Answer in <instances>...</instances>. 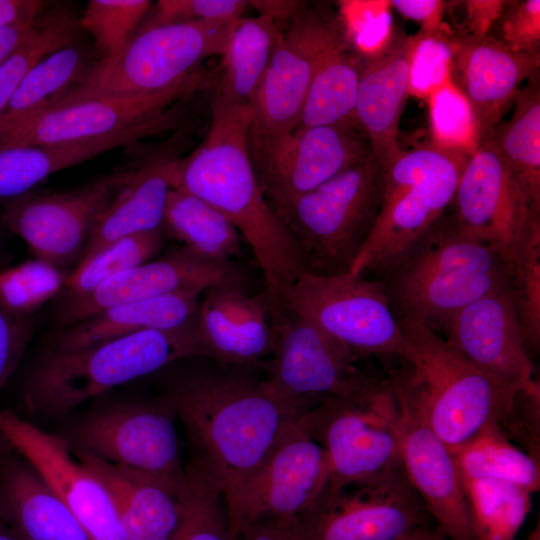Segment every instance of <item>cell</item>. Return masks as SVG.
I'll return each mask as SVG.
<instances>
[{
	"instance_id": "obj_1",
	"label": "cell",
	"mask_w": 540,
	"mask_h": 540,
	"mask_svg": "<svg viewBox=\"0 0 540 540\" xmlns=\"http://www.w3.org/2000/svg\"><path fill=\"white\" fill-rule=\"evenodd\" d=\"M192 361L167 379L161 396L185 426L193 458L213 473L226 497L301 414L269 389L260 367L202 357Z\"/></svg>"
},
{
	"instance_id": "obj_2",
	"label": "cell",
	"mask_w": 540,
	"mask_h": 540,
	"mask_svg": "<svg viewBox=\"0 0 540 540\" xmlns=\"http://www.w3.org/2000/svg\"><path fill=\"white\" fill-rule=\"evenodd\" d=\"M249 123V104L215 98L208 133L189 156L178 160L172 188L199 197L234 225L255 256L274 309L310 270L260 187L249 151Z\"/></svg>"
},
{
	"instance_id": "obj_3",
	"label": "cell",
	"mask_w": 540,
	"mask_h": 540,
	"mask_svg": "<svg viewBox=\"0 0 540 540\" xmlns=\"http://www.w3.org/2000/svg\"><path fill=\"white\" fill-rule=\"evenodd\" d=\"M375 274L399 323L434 329L468 304L507 288L505 252L463 235L445 214Z\"/></svg>"
},
{
	"instance_id": "obj_4",
	"label": "cell",
	"mask_w": 540,
	"mask_h": 540,
	"mask_svg": "<svg viewBox=\"0 0 540 540\" xmlns=\"http://www.w3.org/2000/svg\"><path fill=\"white\" fill-rule=\"evenodd\" d=\"M409 351L388 367L394 391L410 401L451 449L512 413L519 391L484 373L430 327L399 323Z\"/></svg>"
},
{
	"instance_id": "obj_5",
	"label": "cell",
	"mask_w": 540,
	"mask_h": 540,
	"mask_svg": "<svg viewBox=\"0 0 540 540\" xmlns=\"http://www.w3.org/2000/svg\"><path fill=\"white\" fill-rule=\"evenodd\" d=\"M205 353L195 327L144 330L75 351L49 349L31 367L23 387L26 410L63 416L114 387Z\"/></svg>"
},
{
	"instance_id": "obj_6",
	"label": "cell",
	"mask_w": 540,
	"mask_h": 540,
	"mask_svg": "<svg viewBox=\"0 0 540 540\" xmlns=\"http://www.w3.org/2000/svg\"><path fill=\"white\" fill-rule=\"evenodd\" d=\"M348 41L345 20L329 3L302 4L289 19L250 103L254 169L294 130L316 72Z\"/></svg>"
},
{
	"instance_id": "obj_7",
	"label": "cell",
	"mask_w": 540,
	"mask_h": 540,
	"mask_svg": "<svg viewBox=\"0 0 540 540\" xmlns=\"http://www.w3.org/2000/svg\"><path fill=\"white\" fill-rule=\"evenodd\" d=\"M383 189L384 168L371 155L277 213L298 244L310 273L350 271L375 226Z\"/></svg>"
},
{
	"instance_id": "obj_8",
	"label": "cell",
	"mask_w": 540,
	"mask_h": 540,
	"mask_svg": "<svg viewBox=\"0 0 540 540\" xmlns=\"http://www.w3.org/2000/svg\"><path fill=\"white\" fill-rule=\"evenodd\" d=\"M468 157L431 143L403 151L389 164L379 216L349 273L377 272L440 219Z\"/></svg>"
},
{
	"instance_id": "obj_9",
	"label": "cell",
	"mask_w": 540,
	"mask_h": 540,
	"mask_svg": "<svg viewBox=\"0 0 540 540\" xmlns=\"http://www.w3.org/2000/svg\"><path fill=\"white\" fill-rule=\"evenodd\" d=\"M269 313L272 354L262 367L264 380L301 416L327 399L357 394L385 377L360 366L362 358L291 307Z\"/></svg>"
},
{
	"instance_id": "obj_10",
	"label": "cell",
	"mask_w": 540,
	"mask_h": 540,
	"mask_svg": "<svg viewBox=\"0 0 540 540\" xmlns=\"http://www.w3.org/2000/svg\"><path fill=\"white\" fill-rule=\"evenodd\" d=\"M298 422L327 456L328 489L402 466V412L386 374L362 392L325 400Z\"/></svg>"
},
{
	"instance_id": "obj_11",
	"label": "cell",
	"mask_w": 540,
	"mask_h": 540,
	"mask_svg": "<svg viewBox=\"0 0 540 540\" xmlns=\"http://www.w3.org/2000/svg\"><path fill=\"white\" fill-rule=\"evenodd\" d=\"M229 22L184 21L142 28L105 73L84 77L50 108L124 93H158L195 79V69L221 56Z\"/></svg>"
},
{
	"instance_id": "obj_12",
	"label": "cell",
	"mask_w": 540,
	"mask_h": 540,
	"mask_svg": "<svg viewBox=\"0 0 540 540\" xmlns=\"http://www.w3.org/2000/svg\"><path fill=\"white\" fill-rule=\"evenodd\" d=\"M283 305L313 321L362 359L408 354L404 333L377 279L349 272L306 273L292 285Z\"/></svg>"
},
{
	"instance_id": "obj_13",
	"label": "cell",
	"mask_w": 540,
	"mask_h": 540,
	"mask_svg": "<svg viewBox=\"0 0 540 540\" xmlns=\"http://www.w3.org/2000/svg\"><path fill=\"white\" fill-rule=\"evenodd\" d=\"M431 519L399 466L327 488L298 525L302 540H397Z\"/></svg>"
},
{
	"instance_id": "obj_14",
	"label": "cell",
	"mask_w": 540,
	"mask_h": 540,
	"mask_svg": "<svg viewBox=\"0 0 540 540\" xmlns=\"http://www.w3.org/2000/svg\"><path fill=\"white\" fill-rule=\"evenodd\" d=\"M330 469L322 446L298 419L283 433L263 463L224 497L231 540L256 522L298 519L327 489Z\"/></svg>"
},
{
	"instance_id": "obj_15",
	"label": "cell",
	"mask_w": 540,
	"mask_h": 540,
	"mask_svg": "<svg viewBox=\"0 0 540 540\" xmlns=\"http://www.w3.org/2000/svg\"><path fill=\"white\" fill-rule=\"evenodd\" d=\"M135 171H113L68 191L0 199L2 224L41 263L59 271L75 268L97 219Z\"/></svg>"
},
{
	"instance_id": "obj_16",
	"label": "cell",
	"mask_w": 540,
	"mask_h": 540,
	"mask_svg": "<svg viewBox=\"0 0 540 540\" xmlns=\"http://www.w3.org/2000/svg\"><path fill=\"white\" fill-rule=\"evenodd\" d=\"M177 417L163 396L120 401L89 411L72 426L71 442L107 462L171 480H183L186 465Z\"/></svg>"
},
{
	"instance_id": "obj_17",
	"label": "cell",
	"mask_w": 540,
	"mask_h": 540,
	"mask_svg": "<svg viewBox=\"0 0 540 540\" xmlns=\"http://www.w3.org/2000/svg\"><path fill=\"white\" fill-rule=\"evenodd\" d=\"M0 436L56 492L90 540H126L107 490L74 458L67 440L8 409L0 410Z\"/></svg>"
},
{
	"instance_id": "obj_18",
	"label": "cell",
	"mask_w": 540,
	"mask_h": 540,
	"mask_svg": "<svg viewBox=\"0 0 540 540\" xmlns=\"http://www.w3.org/2000/svg\"><path fill=\"white\" fill-rule=\"evenodd\" d=\"M372 155L358 123L296 129L254 171L277 214L294 200Z\"/></svg>"
},
{
	"instance_id": "obj_19",
	"label": "cell",
	"mask_w": 540,
	"mask_h": 540,
	"mask_svg": "<svg viewBox=\"0 0 540 540\" xmlns=\"http://www.w3.org/2000/svg\"><path fill=\"white\" fill-rule=\"evenodd\" d=\"M450 215L465 236L505 254L535 212L512 170L491 140L468 157L459 177Z\"/></svg>"
},
{
	"instance_id": "obj_20",
	"label": "cell",
	"mask_w": 540,
	"mask_h": 540,
	"mask_svg": "<svg viewBox=\"0 0 540 540\" xmlns=\"http://www.w3.org/2000/svg\"><path fill=\"white\" fill-rule=\"evenodd\" d=\"M435 328L441 329L444 339L503 386L521 391L538 383L507 288L468 304Z\"/></svg>"
},
{
	"instance_id": "obj_21",
	"label": "cell",
	"mask_w": 540,
	"mask_h": 540,
	"mask_svg": "<svg viewBox=\"0 0 540 540\" xmlns=\"http://www.w3.org/2000/svg\"><path fill=\"white\" fill-rule=\"evenodd\" d=\"M228 282L243 283L242 272L232 261L207 259L181 245L85 294L63 299L59 321L63 328L113 306Z\"/></svg>"
},
{
	"instance_id": "obj_22",
	"label": "cell",
	"mask_w": 540,
	"mask_h": 540,
	"mask_svg": "<svg viewBox=\"0 0 540 540\" xmlns=\"http://www.w3.org/2000/svg\"><path fill=\"white\" fill-rule=\"evenodd\" d=\"M449 43L450 78L471 108L480 146L513 104L521 84L539 70L540 52H516L488 36L465 33Z\"/></svg>"
},
{
	"instance_id": "obj_23",
	"label": "cell",
	"mask_w": 540,
	"mask_h": 540,
	"mask_svg": "<svg viewBox=\"0 0 540 540\" xmlns=\"http://www.w3.org/2000/svg\"><path fill=\"white\" fill-rule=\"evenodd\" d=\"M395 394L402 412L401 464L409 482L445 537L476 540L466 493L449 447L410 401Z\"/></svg>"
},
{
	"instance_id": "obj_24",
	"label": "cell",
	"mask_w": 540,
	"mask_h": 540,
	"mask_svg": "<svg viewBox=\"0 0 540 540\" xmlns=\"http://www.w3.org/2000/svg\"><path fill=\"white\" fill-rule=\"evenodd\" d=\"M197 79L158 93H124L86 99L36 115L12 132L0 149L78 141L119 132L166 112Z\"/></svg>"
},
{
	"instance_id": "obj_25",
	"label": "cell",
	"mask_w": 540,
	"mask_h": 540,
	"mask_svg": "<svg viewBox=\"0 0 540 540\" xmlns=\"http://www.w3.org/2000/svg\"><path fill=\"white\" fill-rule=\"evenodd\" d=\"M195 327L205 358L262 369L271 357L272 328L265 291L250 294L242 282L206 289L199 301Z\"/></svg>"
},
{
	"instance_id": "obj_26",
	"label": "cell",
	"mask_w": 540,
	"mask_h": 540,
	"mask_svg": "<svg viewBox=\"0 0 540 540\" xmlns=\"http://www.w3.org/2000/svg\"><path fill=\"white\" fill-rule=\"evenodd\" d=\"M75 458L107 490L126 540H176L186 511V476L162 478L77 450Z\"/></svg>"
},
{
	"instance_id": "obj_27",
	"label": "cell",
	"mask_w": 540,
	"mask_h": 540,
	"mask_svg": "<svg viewBox=\"0 0 540 540\" xmlns=\"http://www.w3.org/2000/svg\"><path fill=\"white\" fill-rule=\"evenodd\" d=\"M418 39L419 34L394 33L377 53L365 58L360 77L356 120L384 169L403 152L399 126L410 94L411 61Z\"/></svg>"
},
{
	"instance_id": "obj_28",
	"label": "cell",
	"mask_w": 540,
	"mask_h": 540,
	"mask_svg": "<svg viewBox=\"0 0 540 540\" xmlns=\"http://www.w3.org/2000/svg\"><path fill=\"white\" fill-rule=\"evenodd\" d=\"M16 455L0 456V518L22 540H90L56 492Z\"/></svg>"
},
{
	"instance_id": "obj_29",
	"label": "cell",
	"mask_w": 540,
	"mask_h": 540,
	"mask_svg": "<svg viewBox=\"0 0 540 540\" xmlns=\"http://www.w3.org/2000/svg\"><path fill=\"white\" fill-rule=\"evenodd\" d=\"M177 162L158 160L135 171L97 219L75 268L123 238L162 228Z\"/></svg>"
},
{
	"instance_id": "obj_30",
	"label": "cell",
	"mask_w": 540,
	"mask_h": 540,
	"mask_svg": "<svg viewBox=\"0 0 540 540\" xmlns=\"http://www.w3.org/2000/svg\"><path fill=\"white\" fill-rule=\"evenodd\" d=\"M205 290L189 289L102 310L64 327L51 349L75 351L144 330H172L191 322Z\"/></svg>"
},
{
	"instance_id": "obj_31",
	"label": "cell",
	"mask_w": 540,
	"mask_h": 540,
	"mask_svg": "<svg viewBox=\"0 0 540 540\" xmlns=\"http://www.w3.org/2000/svg\"><path fill=\"white\" fill-rule=\"evenodd\" d=\"M136 128L78 141L0 149V199L29 192L42 180L137 141Z\"/></svg>"
},
{
	"instance_id": "obj_32",
	"label": "cell",
	"mask_w": 540,
	"mask_h": 540,
	"mask_svg": "<svg viewBox=\"0 0 540 540\" xmlns=\"http://www.w3.org/2000/svg\"><path fill=\"white\" fill-rule=\"evenodd\" d=\"M281 35L277 21L267 15L234 20L221 55L223 73L216 98L250 105Z\"/></svg>"
},
{
	"instance_id": "obj_33",
	"label": "cell",
	"mask_w": 540,
	"mask_h": 540,
	"mask_svg": "<svg viewBox=\"0 0 540 540\" xmlns=\"http://www.w3.org/2000/svg\"><path fill=\"white\" fill-rule=\"evenodd\" d=\"M512 116L497 125L490 138L512 170L530 205L540 210V77L539 70L520 89Z\"/></svg>"
},
{
	"instance_id": "obj_34",
	"label": "cell",
	"mask_w": 540,
	"mask_h": 540,
	"mask_svg": "<svg viewBox=\"0 0 540 540\" xmlns=\"http://www.w3.org/2000/svg\"><path fill=\"white\" fill-rule=\"evenodd\" d=\"M84 53L71 44L46 56L24 76L0 114V144L17 128L47 110L87 74Z\"/></svg>"
},
{
	"instance_id": "obj_35",
	"label": "cell",
	"mask_w": 540,
	"mask_h": 540,
	"mask_svg": "<svg viewBox=\"0 0 540 540\" xmlns=\"http://www.w3.org/2000/svg\"><path fill=\"white\" fill-rule=\"evenodd\" d=\"M365 57L348 41L316 72L294 128L357 123L356 103Z\"/></svg>"
},
{
	"instance_id": "obj_36",
	"label": "cell",
	"mask_w": 540,
	"mask_h": 540,
	"mask_svg": "<svg viewBox=\"0 0 540 540\" xmlns=\"http://www.w3.org/2000/svg\"><path fill=\"white\" fill-rule=\"evenodd\" d=\"M182 246L215 261H232L241 253V235L234 225L204 200L183 190L168 192L162 230Z\"/></svg>"
},
{
	"instance_id": "obj_37",
	"label": "cell",
	"mask_w": 540,
	"mask_h": 540,
	"mask_svg": "<svg viewBox=\"0 0 540 540\" xmlns=\"http://www.w3.org/2000/svg\"><path fill=\"white\" fill-rule=\"evenodd\" d=\"M450 451L461 477L507 482L532 494L540 489L539 460L510 441L498 425L484 427Z\"/></svg>"
},
{
	"instance_id": "obj_38",
	"label": "cell",
	"mask_w": 540,
	"mask_h": 540,
	"mask_svg": "<svg viewBox=\"0 0 540 540\" xmlns=\"http://www.w3.org/2000/svg\"><path fill=\"white\" fill-rule=\"evenodd\" d=\"M507 290L514 306L528 351L540 347V212L529 218L525 228L506 254Z\"/></svg>"
},
{
	"instance_id": "obj_39",
	"label": "cell",
	"mask_w": 540,
	"mask_h": 540,
	"mask_svg": "<svg viewBox=\"0 0 540 540\" xmlns=\"http://www.w3.org/2000/svg\"><path fill=\"white\" fill-rule=\"evenodd\" d=\"M476 540H514L530 509L532 493L516 485L461 477Z\"/></svg>"
},
{
	"instance_id": "obj_40",
	"label": "cell",
	"mask_w": 540,
	"mask_h": 540,
	"mask_svg": "<svg viewBox=\"0 0 540 540\" xmlns=\"http://www.w3.org/2000/svg\"><path fill=\"white\" fill-rule=\"evenodd\" d=\"M150 7L147 0L88 1L78 24L93 37L101 59L84 77L103 74L117 62Z\"/></svg>"
},
{
	"instance_id": "obj_41",
	"label": "cell",
	"mask_w": 540,
	"mask_h": 540,
	"mask_svg": "<svg viewBox=\"0 0 540 540\" xmlns=\"http://www.w3.org/2000/svg\"><path fill=\"white\" fill-rule=\"evenodd\" d=\"M162 228L123 238L69 273L62 300L85 294L110 278L152 260L163 247Z\"/></svg>"
},
{
	"instance_id": "obj_42",
	"label": "cell",
	"mask_w": 540,
	"mask_h": 540,
	"mask_svg": "<svg viewBox=\"0 0 540 540\" xmlns=\"http://www.w3.org/2000/svg\"><path fill=\"white\" fill-rule=\"evenodd\" d=\"M79 24L67 13L39 18L31 35L0 66V114L27 72L40 60L72 44Z\"/></svg>"
},
{
	"instance_id": "obj_43",
	"label": "cell",
	"mask_w": 540,
	"mask_h": 540,
	"mask_svg": "<svg viewBox=\"0 0 540 540\" xmlns=\"http://www.w3.org/2000/svg\"><path fill=\"white\" fill-rule=\"evenodd\" d=\"M223 496L218 479L193 458L186 465V511L176 540H231L221 512Z\"/></svg>"
},
{
	"instance_id": "obj_44",
	"label": "cell",
	"mask_w": 540,
	"mask_h": 540,
	"mask_svg": "<svg viewBox=\"0 0 540 540\" xmlns=\"http://www.w3.org/2000/svg\"><path fill=\"white\" fill-rule=\"evenodd\" d=\"M432 144L470 156L479 146L471 108L451 78L428 96Z\"/></svg>"
},
{
	"instance_id": "obj_45",
	"label": "cell",
	"mask_w": 540,
	"mask_h": 540,
	"mask_svg": "<svg viewBox=\"0 0 540 540\" xmlns=\"http://www.w3.org/2000/svg\"><path fill=\"white\" fill-rule=\"evenodd\" d=\"M486 36L516 52H540V0L507 1Z\"/></svg>"
},
{
	"instance_id": "obj_46",
	"label": "cell",
	"mask_w": 540,
	"mask_h": 540,
	"mask_svg": "<svg viewBox=\"0 0 540 540\" xmlns=\"http://www.w3.org/2000/svg\"><path fill=\"white\" fill-rule=\"evenodd\" d=\"M410 69V93L428 96L450 79L451 47L442 35L418 33Z\"/></svg>"
},
{
	"instance_id": "obj_47",
	"label": "cell",
	"mask_w": 540,
	"mask_h": 540,
	"mask_svg": "<svg viewBox=\"0 0 540 540\" xmlns=\"http://www.w3.org/2000/svg\"><path fill=\"white\" fill-rule=\"evenodd\" d=\"M249 6L244 0H160L142 28L184 21H234L243 17Z\"/></svg>"
},
{
	"instance_id": "obj_48",
	"label": "cell",
	"mask_w": 540,
	"mask_h": 540,
	"mask_svg": "<svg viewBox=\"0 0 540 540\" xmlns=\"http://www.w3.org/2000/svg\"><path fill=\"white\" fill-rule=\"evenodd\" d=\"M33 328L30 312L18 311L0 298V393L20 363Z\"/></svg>"
},
{
	"instance_id": "obj_49",
	"label": "cell",
	"mask_w": 540,
	"mask_h": 540,
	"mask_svg": "<svg viewBox=\"0 0 540 540\" xmlns=\"http://www.w3.org/2000/svg\"><path fill=\"white\" fill-rule=\"evenodd\" d=\"M540 384L519 391L510 416L499 427L510 441L539 460Z\"/></svg>"
},
{
	"instance_id": "obj_50",
	"label": "cell",
	"mask_w": 540,
	"mask_h": 540,
	"mask_svg": "<svg viewBox=\"0 0 540 540\" xmlns=\"http://www.w3.org/2000/svg\"><path fill=\"white\" fill-rule=\"evenodd\" d=\"M392 6L407 19L418 22L422 33L440 35L446 2L441 0H393Z\"/></svg>"
},
{
	"instance_id": "obj_51",
	"label": "cell",
	"mask_w": 540,
	"mask_h": 540,
	"mask_svg": "<svg viewBox=\"0 0 540 540\" xmlns=\"http://www.w3.org/2000/svg\"><path fill=\"white\" fill-rule=\"evenodd\" d=\"M465 13V34L485 37L495 20L499 17L507 1L467 0L460 1Z\"/></svg>"
},
{
	"instance_id": "obj_52",
	"label": "cell",
	"mask_w": 540,
	"mask_h": 540,
	"mask_svg": "<svg viewBox=\"0 0 540 540\" xmlns=\"http://www.w3.org/2000/svg\"><path fill=\"white\" fill-rule=\"evenodd\" d=\"M239 540H302L298 519H267L245 529Z\"/></svg>"
},
{
	"instance_id": "obj_53",
	"label": "cell",
	"mask_w": 540,
	"mask_h": 540,
	"mask_svg": "<svg viewBox=\"0 0 540 540\" xmlns=\"http://www.w3.org/2000/svg\"><path fill=\"white\" fill-rule=\"evenodd\" d=\"M45 6L42 0H0V28L32 25Z\"/></svg>"
},
{
	"instance_id": "obj_54",
	"label": "cell",
	"mask_w": 540,
	"mask_h": 540,
	"mask_svg": "<svg viewBox=\"0 0 540 540\" xmlns=\"http://www.w3.org/2000/svg\"><path fill=\"white\" fill-rule=\"evenodd\" d=\"M38 20L34 24L28 26L0 28V66L31 35Z\"/></svg>"
},
{
	"instance_id": "obj_55",
	"label": "cell",
	"mask_w": 540,
	"mask_h": 540,
	"mask_svg": "<svg viewBox=\"0 0 540 540\" xmlns=\"http://www.w3.org/2000/svg\"><path fill=\"white\" fill-rule=\"evenodd\" d=\"M256 7L259 14L267 15L275 21L281 18L290 19L302 5L293 1H249Z\"/></svg>"
},
{
	"instance_id": "obj_56",
	"label": "cell",
	"mask_w": 540,
	"mask_h": 540,
	"mask_svg": "<svg viewBox=\"0 0 540 540\" xmlns=\"http://www.w3.org/2000/svg\"><path fill=\"white\" fill-rule=\"evenodd\" d=\"M434 533L435 529L429 526H420L408 531L397 540H433Z\"/></svg>"
},
{
	"instance_id": "obj_57",
	"label": "cell",
	"mask_w": 540,
	"mask_h": 540,
	"mask_svg": "<svg viewBox=\"0 0 540 540\" xmlns=\"http://www.w3.org/2000/svg\"><path fill=\"white\" fill-rule=\"evenodd\" d=\"M0 540H22L15 531L0 518Z\"/></svg>"
},
{
	"instance_id": "obj_58",
	"label": "cell",
	"mask_w": 540,
	"mask_h": 540,
	"mask_svg": "<svg viewBox=\"0 0 540 540\" xmlns=\"http://www.w3.org/2000/svg\"><path fill=\"white\" fill-rule=\"evenodd\" d=\"M526 540H540V525H539V521H537L536 526H535L534 529L529 533V535H528V537L526 538Z\"/></svg>"
},
{
	"instance_id": "obj_59",
	"label": "cell",
	"mask_w": 540,
	"mask_h": 540,
	"mask_svg": "<svg viewBox=\"0 0 540 540\" xmlns=\"http://www.w3.org/2000/svg\"><path fill=\"white\" fill-rule=\"evenodd\" d=\"M4 254H5V251H4V244H3V238H2V233H1V230H0V263L3 261L4 259Z\"/></svg>"
},
{
	"instance_id": "obj_60",
	"label": "cell",
	"mask_w": 540,
	"mask_h": 540,
	"mask_svg": "<svg viewBox=\"0 0 540 540\" xmlns=\"http://www.w3.org/2000/svg\"><path fill=\"white\" fill-rule=\"evenodd\" d=\"M433 540H449L438 529H435Z\"/></svg>"
}]
</instances>
